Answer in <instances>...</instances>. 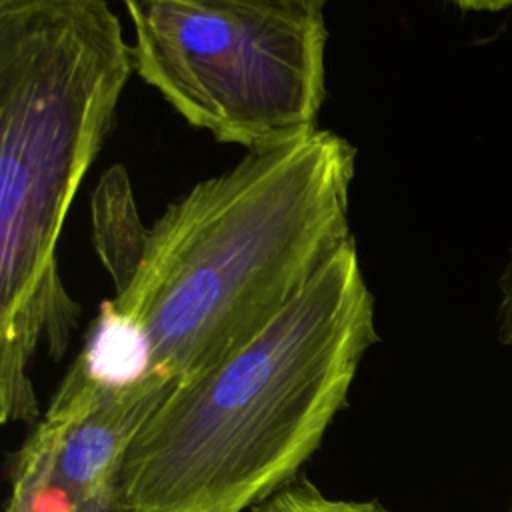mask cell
<instances>
[{
    "mask_svg": "<svg viewBox=\"0 0 512 512\" xmlns=\"http://www.w3.org/2000/svg\"><path fill=\"white\" fill-rule=\"evenodd\" d=\"M354 172L356 148L318 126L172 202L110 298L142 326L148 374L190 382L264 330L354 238Z\"/></svg>",
    "mask_w": 512,
    "mask_h": 512,
    "instance_id": "obj_1",
    "label": "cell"
},
{
    "mask_svg": "<svg viewBox=\"0 0 512 512\" xmlns=\"http://www.w3.org/2000/svg\"><path fill=\"white\" fill-rule=\"evenodd\" d=\"M252 512H390L376 500H344L330 498L316 488L306 476L272 494L268 500L252 508Z\"/></svg>",
    "mask_w": 512,
    "mask_h": 512,
    "instance_id": "obj_8",
    "label": "cell"
},
{
    "mask_svg": "<svg viewBox=\"0 0 512 512\" xmlns=\"http://www.w3.org/2000/svg\"><path fill=\"white\" fill-rule=\"evenodd\" d=\"M462 12H502L512 8V0H448Z\"/></svg>",
    "mask_w": 512,
    "mask_h": 512,
    "instance_id": "obj_10",
    "label": "cell"
},
{
    "mask_svg": "<svg viewBox=\"0 0 512 512\" xmlns=\"http://www.w3.org/2000/svg\"><path fill=\"white\" fill-rule=\"evenodd\" d=\"M134 72L106 0H0V420L36 422L30 364L68 350L80 304L56 248Z\"/></svg>",
    "mask_w": 512,
    "mask_h": 512,
    "instance_id": "obj_3",
    "label": "cell"
},
{
    "mask_svg": "<svg viewBox=\"0 0 512 512\" xmlns=\"http://www.w3.org/2000/svg\"><path fill=\"white\" fill-rule=\"evenodd\" d=\"M74 360L90 378L110 386H126L148 376L150 348L142 326L108 298L100 304Z\"/></svg>",
    "mask_w": 512,
    "mask_h": 512,
    "instance_id": "obj_6",
    "label": "cell"
},
{
    "mask_svg": "<svg viewBox=\"0 0 512 512\" xmlns=\"http://www.w3.org/2000/svg\"><path fill=\"white\" fill-rule=\"evenodd\" d=\"M172 388L156 374L102 384L74 360L12 460L4 512H130L122 492L128 446Z\"/></svg>",
    "mask_w": 512,
    "mask_h": 512,
    "instance_id": "obj_5",
    "label": "cell"
},
{
    "mask_svg": "<svg viewBox=\"0 0 512 512\" xmlns=\"http://www.w3.org/2000/svg\"><path fill=\"white\" fill-rule=\"evenodd\" d=\"M134 72L192 126L246 152L318 128L322 10L254 0H122Z\"/></svg>",
    "mask_w": 512,
    "mask_h": 512,
    "instance_id": "obj_4",
    "label": "cell"
},
{
    "mask_svg": "<svg viewBox=\"0 0 512 512\" xmlns=\"http://www.w3.org/2000/svg\"><path fill=\"white\" fill-rule=\"evenodd\" d=\"M254 2H268V4H280V6H292V8H308V10H324L328 0H254Z\"/></svg>",
    "mask_w": 512,
    "mask_h": 512,
    "instance_id": "obj_11",
    "label": "cell"
},
{
    "mask_svg": "<svg viewBox=\"0 0 512 512\" xmlns=\"http://www.w3.org/2000/svg\"><path fill=\"white\" fill-rule=\"evenodd\" d=\"M94 244L116 290L130 278L148 230L140 226L130 180L122 166L108 170L92 196Z\"/></svg>",
    "mask_w": 512,
    "mask_h": 512,
    "instance_id": "obj_7",
    "label": "cell"
},
{
    "mask_svg": "<svg viewBox=\"0 0 512 512\" xmlns=\"http://www.w3.org/2000/svg\"><path fill=\"white\" fill-rule=\"evenodd\" d=\"M374 296L348 240L252 340L174 386L134 434L130 512H244L300 476L376 344Z\"/></svg>",
    "mask_w": 512,
    "mask_h": 512,
    "instance_id": "obj_2",
    "label": "cell"
},
{
    "mask_svg": "<svg viewBox=\"0 0 512 512\" xmlns=\"http://www.w3.org/2000/svg\"><path fill=\"white\" fill-rule=\"evenodd\" d=\"M498 290H500V302L496 312L498 340L504 346H512V248L504 264V270L498 278Z\"/></svg>",
    "mask_w": 512,
    "mask_h": 512,
    "instance_id": "obj_9",
    "label": "cell"
}]
</instances>
